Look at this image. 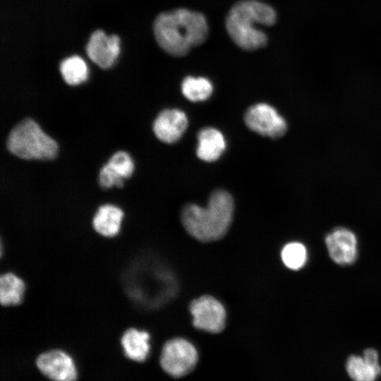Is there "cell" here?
Returning a JSON list of instances; mask_svg holds the SVG:
<instances>
[{"label":"cell","mask_w":381,"mask_h":381,"mask_svg":"<svg viewBox=\"0 0 381 381\" xmlns=\"http://www.w3.org/2000/svg\"><path fill=\"white\" fill-rule=\"evenodd\" d=\"M154 34L163 50L180 57L206 41L208 25L202 13L179 8L162 13L156 18Z\"/></svg>","instance_id":"obj_1"},{"label":"cell","mask_w":381,"mask_h":381,"mask_svg":"<svg viewBox=\"0 0 381 381\" xmlns=\"http://www.w3.org/2000/svg\"><path fill=\"white\" fill-rule=\"evenodd\" d=\"M234 205L231 195L218 189L210 195L207 205H186L181 219L186 231L195 239L210 242L223 237L232 221Z\"/></svg>","instance_id":"obj_2"},{"label":"cell","mask_w":381,"mask_h":381,"mask_svg":"<svg viewBox=\"0 0 381 381\" xmlns=\"http://www.w3.org/2000/svg\"><path fill=\"white\" fill-rule=\"evenodd\" d=\"M277 13L269 4L257 0L236 2L226 17V30L232 41L241 49L255 51L265 47L267 36L260 28L272 26Z\"/></svg>","instance_id":"obj_3"},{"label":"cell","mask_w":381,"mask_h":381,"mask_svg":"<svg viewBox=\"0 0 381 381\" xmlns=\"http://www.w3.org/2000/svg\"><path fill=\"white\" fill-rule=\"evenodd\" d=\"M7 148L14 155L25 159H51L57 152L54 140L44 133L39 125L27 119L10 132Z\"/></svg>","instance_id":"obj_4"},{"label":"cell","mask_w":381,"mask_h":381,"mask_svg":"<svg viewBox=\"0 0 381 381\" xmlns=\"http://www.w3.org/2000/svg\"><path fill=\"white\" fill-rule=\"evenodd\" d=\"M198 358L197 350L192 343L183 338H174L164 344L160 364L167 373L179 377L195 368Z\"/></svg>","instance_id":"obj_5"},{"label":"cell","mask_w":381,"mask_h":381,"mask_svg":"<svg viewBox=\"0 0 381 381\" xmlns=\"http://www.w3.org/2000/svg\"><path fill=\"white\" fill-rule=\"evenodd\" d=\"M244 121L251 131L273 139L282 137L287 131L285 119L273 107L265 103L250 107L244 114Z\"/></svg>","instance_id":"obj_6"},{"label":"cell","mask_w":381,"mask_h":381,"mask_svg":"<svg viewBox=\"0 0 381 381\" xmlns=\"http://www.w3.org/2000/svg\"><path fill=\"white\" fill-rule=\"evenodd\" d=\"M325 245L331 260L340 266L355 263L358 255V241L350 229L338 226L325 236Z\"/></svg>","instance_id":"obj_7"},{"label":"cell","mask_w":381,"mask_h":381,"mask_svg":"<svg viewBox=\"0 0 381 381\" xmlns=\"http://www.w3.org/2000/svg\"><path fill=\"white\" fill-rule=\"evenodd\" d=\"M193 325L211 333L220 332L225 326L226 310L224 306L211 296H202L190 305Z\"/></svg>","instance_id":"obj_8"},{"label":"cell","mask_w":381,"mask_h":381,"mask_svg":"<svg viewBox=\"0 0 381 381\" xmlns=\"http://www.w3.org/2000/svg\"><path fill=\"white\" fill-rule=\"evenodd\" d=\"M36 365L42 373L54 381H76L78 373L72 358L61 350L40 354Z\"/></svg>","instance_id":"obj_9"},{"label":"cell","mask_w":381,"mask_h":381,"mask_svg":"<svg viewBox=\"0 0 381 381\" xmlns=\"http://www.w3.org/2000/svg\"><path fill=\"white\" fill-rule=\"evenodd\" d=\"M86 52L90 59L99 67L109 68L119 54V37L116 35L107 36L102 30H96L87 44Z\"/></svg>","instance_id":"obj_10"},{"label":"cell","mask_w":381,"mask_h":381,"mask_svg":"<svg viewBox=\"0 0 381 381\" xmlns=\"http://www.w3.org/2000/svg\"><path fill=\"white\" fill-rule=\"evenodd\" d=\"M188 125V118L183 111L178 109H168L159 114L154 121L153 131L159 140L171 144L181 138Z\"/></svg>","instance_id":"obj_11"},{"label":"cell","mask_w":381,"mask_h":381,"mask_svg":"<svg viewBox=\"0 0 381 381\" xmlns=\"http://www.w3.org/2000/svg\"><path fill=\"white\" fill-rule=\"evenodd\" d=\"M133 168V162L128 153L123 151L115 152L100 169V186L103 188H109L113 186L121 188L123 179L131 176Z\"/></svg>","instance_id":"obj_12"},{"label":"cell","mask_w":381,"mask_h":381,"mask_svg":"<svg viewBox=\"0 0 381 381\" xmlns=\"http://www.w3.org/2000/svg\"><path fill=\"white\" fill-rule=\"evenodd\" d=\"M346 369L353 381H375L381 374L377 351L368 348L364 350L362 356H350L346 361Z\"/></svg>","instance_id":"obj_13"},{"label":"cell","mask_w":381,"mask_h":381,"mask_svg":"<svg viewBox=\"0 0 381 381\" xmlns=\"http://www.w3.org/2000/svg\"><path fill=\"white\" fill-rule=\"evenodd\" d=\"M198 144L196 154L202 161L212 162L218 159L226 148L222 133L214 128L207 127L198 135Z\"/></svg>","instance_id":"obj_14"},{"label":"cell","mask_w":381,"mask_h":381,"mask_svg":"<svg viewBox=\"0 0 381 381\" xmlns=\"http://www.w3.org/2000/svg\"><path fill=\"white\" fill-rule=\"evenodd\" d=\"M123 217V212L119 207L105 204L98 208L92 219V226L100 235L113 237L119 232Z\"/></svg>","instance_id":"obj_15"},{"label":"cell","mask_w":381,"mask_h":381,"mask_svg":"<svg viewBox=\"0 0 381 381\" xmlns=\"http://www.w3.org/2000/svg\"><path fill=\"white\" fill-rule=\"evenodd\" d=\"M150 334L135 328L128 329L121 339L124 354L135 361H144L150 352Z\"/></svg>","instance_id":"obj_16"},{"label":"cell","mask_w":381,"mask_h":381,"mask_svg":"<svg viewBox=\"0 0 381 381\" xmlns=\"http://www.w3.org/2000/svg\"><path fill=\"white\" fill-rule=\"evenodd\" d=\"M25 285L21 278L12 272L3 274L0 277V302L10 306L21 303Z\"/></svg>","instance_id":"obj_17"},{"label":"cell","mask_w":381,"mask_h":381,"mask_svg":"<svg viewBox=\"0 0 381 381\" xmlns=\"http://www.w3.org/2000/svg\"><path fill=\"white\" fill-rule=\"evenodd\" d=\"M60 71L64 81L70 85L83 83L88 75L87 64L79 56H71L63 60Z\"/></svg>","instance_id":"obj_18"},{"label":"cell","mask_w":381,"mask_h":381,"mask_svg":"<svg viewBox=\"0 0 381 381\" xmlns=\"http://www.w3.org/2000/svg\"><path fill=\"white\" fill-rule=\"evenodd\" d=\"M181 91L188 100L201 102L207 99L211 96L213 87L207 78L188 76L182 82Z\"/></svg>","instance_id":"obj_19"},{"label":"cell","mask_w":381,"mask_h":381,"mask_svg":"<svg viewBox=\"0 0 381 381\" xmlns=\"http://www.w3.org/2000/svg\"><path fill=\"white\" fill-rule=\"evenodd\" d=\"M281 258L288 269L294 271L300 270L308 262V249L305 244L299 241L287 243L282 249Z\"/></svg>","instance_id":"obj_20"}]
</instances>
